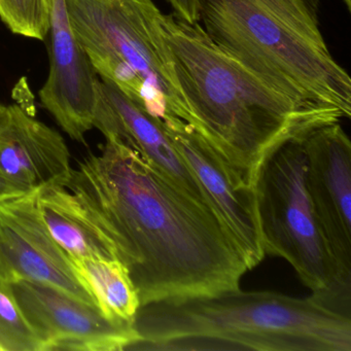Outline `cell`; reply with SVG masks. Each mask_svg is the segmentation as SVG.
<instances>
[{
    "mask_svg": "<svg viewBox=\"0 0 351 351\" xmlns=\"http://www.w3.org/2000/svg\"><path fill=\"white\" fill-rule=\"evenodd\" d=\"M306 188L341 283L351 289V143L338 123L303 137Z\"/></svg>",
    "mask_w": 351,
    "mask_h": 351,
    "instance_id": "cell-8",
    "label": "cell"
},
{
    "mask_svg": "<svg viewBox=\"0 0 351 351\" xmlns=\"http://www.w3.org/2000/svg\"><path fill=\"white\" fill-rule=\"evenodd\" d=\"M71 262L106 317L121 324H135L141 301L128 270L120 261L71 258Z\"/></svg>",
    "mask_w": 351,
    "mask_h": 351,
    "instance_id": "cell-15",
    "label": "cell"
},
{
    "mask_svg": "<svg viewBox=\"0 0 351 351\" xmlns=\"http://www.w3.org/2000/svg\"><path fill=\"white\" fill-rule=\"evenodd\" d=\"M94 128L101 131L106 138L119 139L138 152L174 188L211 209L200 184L176 151L161 121L102 80Z\"/></svg>",
    "mask_w": 351,
    "mask_h": 351,
    "instance_id": "cell-12",
    "label": "cell"
},
{
    "mask_svg": "<svg viewBox=\"0 0 351 351\" xmlns=\"http://www.w3.org/2000/svg\"><path fill=\"white\" fill-rule=\"evenodd\" d=\"M0 19L14 34L44 40L50 29L49 0H0Z\"/></svg>",
    "mask_w": 351,
    "mask_h": 351,
    "instance_id": "cell-17",
    "label": "cell"
},
{
    "mask_svg": "<svg viewBox=\"0 0 351 351\" xmlns=\"http://www.w3.org/2000/svg\"><path fill=\"white\" fill-rule=\"evenodd\" d=\"M129 350L351 351V317L274 291H226L139 309Z\"/></svg>",
    "mask_w": 351,
    "mask_h": 351,
    "instance_id": "cell-3",
    "label": "cell"
},
{
    "mask_svg": "<svg viewBox=\"0 0 351 351\" xmlns=\"http://www.w3.org/2000/svg\"><path fill=\"white\" fill-rule=\"evenodd\" d=\"M50 3V71L40 98L63 131L77 143L94 128L100 79L75 36L65 0Z\"/></svg>",
    "mask_w": 351,
    "mask_h": 351,
    "instance_id": "cell-11",
    "label": "cell"
},
{
    "mask_svg": "<svg viewBox=\"0 0 351 351\" xmlns=\"http://www.w3.org/2000/svg\"><path fill=\"white\" fill-rule=\"evenodd\" d=\"M162 125L200 184L213 213L241 252L248 270H252L266 256L254 186L192 125L178 118Z\"/></svg>",
    "mask_w": 351,
    "mask_h": 351,
    "instance_id": "cell-7",
    "label": "cell"
},
{
    "mask_svg": "<svg viewBox=\"0 0 351 351\" xmlns=\"http://www.w3.org/2000/svg\"><path fill=\"white\" fill-rule=\"evenodd\" d=\"M73 168L60 133L38 121L22 104L5 106L0 117V174L25 193L64 184Z\"/></svg>",
    "mask_w": 351,
    "mask_h": 351,
    "instance_id": "cell-13",
    "label": "cell"
},
{
    "mask_svg": "<svg viewBox=\"0 0 351 351\" xmlns=\"http://www.w3.org/2000/svg\"><path fill=\"white\" fill-rule=\"evenodd\" d=\"M304 136L271 152L256 173L254 188L264 252L287 261L314 301L351 317V289L339 279L306 188Z\"/></svg>",
    "mask_w": 351,
    "mask_h": 351,
    "instance_id": "cell-6",
    "label": "cell"
},
{
    "mask_svg": "<svg viewBox=\"0 0 351 351\" xmlns=\"http://www.w3.org/2000/svg\"><path fill=\"white\" fill-rule=\"evenodd\" d=\"M36 194L49 232L69 258L118 260L112 243L71 191L62 184H50L36 191Z\"/></svg>",
    "mask_w": 351,
    "mask_h": 351,
    "instance_id": "cell-14",
    "label": "cell"
},
{
    "mask_svg": "<svg viewBox=\"0 0 351 351\" xmlns=\"http://www.w3.org/2000/svg\"><path fill=\"white\" fill-rule=\"evenodd\" d=\"M0 351H45V343L24 315L11 283L0 278Z\"/></svg>",
    "mask_w": 351,
    "mask_h": 351,
    "instance_id": "cell-16",
    "label": "cell"
},
{
    "mask_svg": "<svg viewBox=\"0 0 351 351\" xmlns=\"http://www.w3.org/2000/svg\"><path fill=\"white\" fill-rule=\"evenodd\" d=\"M5 104H1L0 102V117H1V114H3V110H5Z\"/></svg>",
    "mask_w": 351,
    "mask_h": 351,
    "instance_id": "cell-22",
    "label": "cell"
},
{
    "mask_svg": "<svg viewBox=\"0 0 351 351\" xmlns=\"http://www.w3.org/2000/svg\"><path fill=\"white\" fill-rule=\"evenodd\" d=\"M176 17L190 24L200 21L201 0H166Z\"/></svg>",
    "mask_w": 351,
    "mask_h": 351,
    "instance_id": "cell-18",
    "label": "cell"
},
{
    "mask_svg": "<svg viewBox=\"0 0 351 351\" xmlns=\"http://www.w3.org/2000/svg\"><path fill=\"white\" fill-rule=\"evenodd\" d=\"M18 303L45 343V351L129 350L138 342L135 324L106 317L96 306L30 281L12 283Z\"/></svg>",
    "mask_w": 351,
    "mask_h": 351,
    "instance_id": "cell-10",
    "label": "cell"
},
{
    "mask_svg": "<svg viewBox=\"0 0 351 351\" xmlns=\"http://www.w3.org/2000/svg\"><path fill=\"white\" fill-rule=\"evenodd\" d=\"M343 3H344L345 7L348 10L349 12L351 11V0H343Z\"/></svg>",
    "mask_w": 351,
    "mask_h": 351,
    "instance_id": "cell-21",
    "label": "cell"
},
{
    "mask_svg": "<svg viewBox=\"0 0 351 351\" xmlns=\"http://www.w3.org/2000/svg\"><path fill=\"white\" fill-rule=\"evenodd\" d=\"M306 0H201L211 40L298 106L351 116V80Z\"/></svg>",
    "mask_w": 351,
    "mask_h": 351,
    "instance_id": "cell-4",
    "label": "cell"
},
{
    "mask_svg": "<svg viewBox=\"0 0 351 351\" xmlns=\"http://www.w3.org/2000/svg\"><path fill=\"white\" fill-rule=\"evenodd\" d=\"M75 36L102 81L160 121L195 126L153 0H65Z\"/></svg>",
    "mask_w": 351,
    "mask_h": 351,
    "instance_id": "cell-5",
    "label": "cell"
},
{
    "mask_svg": "<svg viewBox=\"0 0 351 351\" xmlns=\"http://www.w3.org/2000/svg\"><path fill=\"white\" fill-rule=\"evenodd\" d=\"M306 1H307L308 5L311 7V9L317 13L318 8H319L320 0H306Z\"/></svg>",
    "mask_w": 351,
    "mask_h": 351,
    "instance_id": "cell-20",
    "label": "cell"
},
{
    "mask_svg": "<svg viewBox=\"0 0 351 351\" xmlns=\"http://www.w3.org/2000/svg\"><path fill=\"white\" fill-rule=\"evenodd\" d=\"M162 29L194 128L254 186L263 160L324 125L332 112L302 108L223 52L199 23L162 14Z\"/></svg>",
    "mask_w": 351,
    "mask_h": 351,
    "instance_id": "cell-2",
    "label": "cell"
},
{
    "mask_svg": "<svg viewBox=\"0 0 351 351\" xmlns=\"http://www.w3.org/2000/svg\"><path fill=\"white\" fill-rule=\"evenodd\" d=\"M63 186L112 243L141 307L240 289L248 268L217 215L123 141L106 138Z\"/></svg>",
    "mask_w": 351,
    "mask_h": 351,
    "instance_id": "cell-1",
    "label": "cell"
},
{
    "mask_svg": "<svg viewBox=\"0 0 351 351\" xmlns=\"http://www.w3.org/2000/svg\"><path fill=\"white\" fill-rule=\"evenodd\" d=\"M0 278L11 285L42 283L98 307L71 258L49 232L36 191L0 203Z\"/></svg>",
    "mask_w": 351,
    "mask_h": 351,
    "instance_id": "cell-9",
    "label": "cell"
},
{
    "mask_svg": "<svg viewBox=\"0 0 351 351\" xmlns=\"http://www.w3.org/2000/svg\"><path fill=\"white\" fill-rule=\"evenodd\" d=\"M27 194L24 191L20 190L15 184L8 180L3 174H0V203Z\"/></svg>",
    "mask_w": 351,
    "mask_h": 351,
    "instance_id": "cell-19",
    "label": "cell"
}]
</instances>
